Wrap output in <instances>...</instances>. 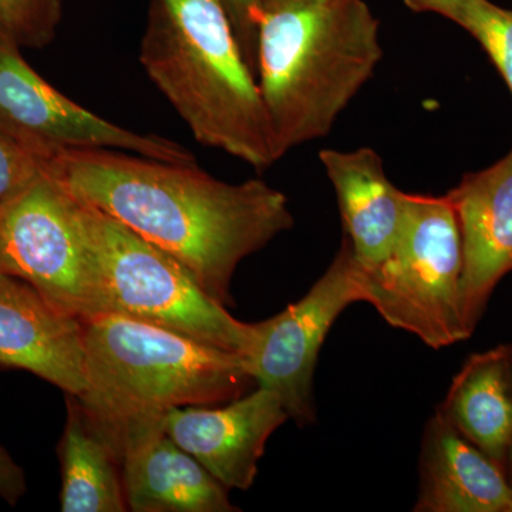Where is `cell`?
I'll return each instance as SVG.
<instances>
[{
	"instance_id": "1",
	"label": "cell",
	"mask_w": 512,
	"mask_h": 512,
	"mask_svg": "<svg viewBox=\"0 0 512 512\" xmlns=\"http://www.w3.org/2000/svg\"><path fill=\"white\" fill-rule=\"evenodd\" d=\"M43 164L77 201L173 255L227 308L238 265L295 224L288 197L261 178L225 183L197 163L104 148L64 151Z\"/></svg>"
},
{
	"instance_id": "2",
	"label": "cell",
	"mask_w": 512,
	"mask_h": 512,
	"mask_svg": "<svg viewBox=\"0 0 512 512\" xmlns=\"http://www.w3.org/2000/svg\"><path fill=\"white\" fill-rule=\"evenodd\" d=\"M140 62L202 146L258 171L279 160L256 74L221 0H150Z\"/></svg>"
},
{
	"instance_id": "3",
	"label": "cell",
	"mask_w": 512,
	"mask_h": 512,
	"mask_svg": "<svg viewBox=\"0 0 512 512\" xmlns=\"http://www.w3.org/2000/svg\"><path fill=\"white\" fill-rule=\"evenodd\" d=\"M383 57L380 22L365 0L265 9L256 80L279 160L326 137Z\"/></svg>"
},
{
	"instance_id": "4",
	"label": "cell",
	"mask_w": 512,
	"mask_h": 512,
	"mask_svg": "<svg viewBox=\"0 0 512 512\" xmlns=\"http://www.w3.org/2000/svg\"><path fill=\"white\" fill-rule=\"evenodd\" d=\"M83 326L87 390L77 399L107 430L225 404L256 384L244 356L171 330L113 313Z\"/></svg>"
},
{
	"instance_id": "5",
	"label": "cell",
	"mask_w": 512,
	"mask_h": 512,
	"mask_svg": "<svg viewBox=\"0 0 512 512\" xmlns=\"http://www.w3.org/2000/svg\"><path fill=\"white\" fill-rule=\"evenodd\" d=\"M76 202L99 275L103 315L150 323L247 359L255 346L256 323L231 316L173 255Z\"/></svg>"
},
{
	"instance_id": "6",
	"label": "cell",
	"mask_w": 512,
	"mask_h": 512,
	"mask_svg": "<svg viewBox=\"0 0 512 512\" xmlns=\"http://www.w3.org/2000/svg\"><path fill=\"white\" fill-rule=\"evenodd\" d=\"M461 275L463 241L447 195L407 194L392 252L376 268H363L365 303L429 348H448L470 338L461 318Z\"/></svg>"
},
{
	"instance_id": "7",
	"label": "cell",
	"mask_w": 512,
	"mask_h": 512,
	"mask_svg": "<svg viewBox=\"0 0 512 512\" xmlns=\"http://www.w3.org/2000/svg\"><path fill=\"white\" fill-rule=\"evenodd\" d=\"M0 275L26 282L66 315H103L77 202L45 164L0 207Z\"/></svg>"
},
{
	"instance_id": "8",
	"label": "cell",
	"mask_w": 512,
	"mask_h": 512,
	"mask_svg": "<svg viewBox=\"0 0 512 512\" xmlns=\"http://www.w3.org/2000/svg\"><path fill=\"white\" fill-rule=\"evenodd\" d=\"M22 46L0 29V128L42 163L69 150L104 148L138 156L197 163L170 138L128 130L84 109L39 76Z\"/></svg>"
},
{
	"instance_id": "9",
	"label": "cell",
	"mask_w": 512,
	"mask_h": 512,
	"mask_svg": "<svg viewBox=\"0 0 512 512\" xmlns=\"http://www.w3.org/2000/svg\"><path fill=\"white\" fill-rule=\"evenodd\" d=\"M363 268L348 239L325 274L301 301L256 323V342L247 365L256 386L281 399L289 419L305 427L316 421L313 375L333 323L352 303L365 302Z\"/></svg>"
},
{
	"instance_id": "10",
	"label": "cell",
	"mask_w": 512,
	"mask_h": 512,
	"mask_svg": "<svg viewBox=\"0 0 512 512\" xmlns=\"http://www.w3.org/2000/svg\"><path fill=\"white\" fill-rule=\"evenodd\" d=\"M289 420L281 399L256 387L225 406L171 409L161 427L228 490H249L266 443Z\"/></svg>"
},
{
	"instance_id": "11",
	"label": "cell",
	"mask_w": 512,
	"mask_h": 512,
	"mask_svg": "<svg viewBox=\"0 0 512 512\" xmlns=\"http://www.w3.org/2000/svg\"><path fill=\"white\" fill-rule=\"evenodd\" d=\"M446 195L463 241L461 318L471 338L495 288L512 272V148L490 167L464 175Z\"/></svg>"
},
{
	"instance_id": "12",
	"label": "cell",
	"mask_w": 512,
	"mask_h": 512,
	"mask_svg": "<svg viewBox=\"0 0 512 512\" xmlns=\"http://www.w3.org/2000/svg\"><path fill=\"white\" fill-rule=\"evenodd\" d=\"M107 433L119 447L128 510L239 511L229 501L228 488L165 434L161 419L124 424Z\"/></svg>"
},
{
	"instance_id": "13",
	"label": "cell",
	"mask_w": 512,
	"mask_h": 512,
	"mask_svg": "<svg viewBox=\"0 0 512 512\" xmlns=\"http://www.w3.org/2000/svg\"><path fill=\"white\" fill-rule=\"evenodd\" d=\"M0 369L26 370L82 397L87 390L83 320L57 311L26 282L0 275Z\"/></svg>"
},
{
	"instance_id": "14",
	"label": "cell",
	"mask_w": 512,
	"mask_h": 512,
	"mask_svg": "<svg viewBox=\"0 0 512 512\" xmlns=\"http://www.w3.org/2000/svg\"><path fill=\"white\" fill-rule=\"evenodd\" d=\"M416 512H512L507 471L439 409L424 427Z\"/></svg>"
},
{
	"instance_id": "15",
	"label": "cell",
	"mask_w": 512,
	"mask_h": 512,
	"mask_svg": "<svg viewBox=\"0 0 512 512\" xmlns=\"http://www.w3.org/2000/svg\"><path fill=\"white\" fill-rule=\"evenodd\" d=\"M319 160L335 188L343 237L363 268H376L392 252L399 237L407 192L389 180L382 157L373 148H326L320 151Z\"/></svg>"
},
{
	"instance_id": "16",
	"label": "cell",
	"mask_w": 512,
	"mask_h": 512,
	"mask_svg": "<svg viewBox=\"0 0 512 512\" xmlns=\"http://www.w3.org/2000/svg\"><path fill=\"white\" fill-rule=\"evenodd\" d=\"M437 409L461 436L505 468L512 446V372L507 346L468 357Z\"/></svg>"
},
{
	"instance_id": "17",
	"label": "cell",
	"mask_w": 512,
	"mask_h": 512,
	"mask_svg": "<svg viewBox=\"0 0 512 512\" xmlns=\"http://www.w3.org/2000/svg\"><path fill=\"white\" fill-rule=\"evenodd\" d=\"M62 464L60 510L128 511L116 441L100 421L67 394V420L59 444Z\"/></svg>"
},
{
	"instance_id": "18",
	"label": "cell",
	"mask_w": 512,
	"mask_h": 512,
	"mask_svg": "<svg viewBox=\"0 0 512 512\" xmlns=\"http://www.w3.org/2000/svg\"><path fill=\"white\" fill-rule=\"evenodd\" d=\"M414 13H433L456 23L480 43L512 96V10L491 0H402Z\"/></svg>"
},
{
	"instance_id": "19",
	"label": "cell",
	"mask_w": 512,
	"mask_h": 512,
	"mask_svg": "<svg viewBox=\"0 0 512 512\" xmlns=\"http://www.w3.org/2000/svg\"><path fill=\"white\" fill-rule=\"evenodd\" d=\"M63 0H0V29L22 47L43 49L55 40Z\"/></svg>"
},
{
	"instance_id": "20",
	"label": "cell",
	"mask_w": 512,
	"mask_h": 512,
	"mask_svg": "<svg viewBox=\"0 0 512 512\" xmlns=\"http://www.w3.org/2000/svg\"><path fill=\"white\" fill-rule=\"evenodd\" d=\"M42 165L39 158L0 128V207L28 183Z\"/></svg>"
},
{
	"instance_id": "21",
	"label": "cell",
	"mask_w": 512,
	"mask_h": 512,
	"mask_svg": "<svg viewBox=\"0 0 512 512\" xmlns=\"http://www.w3.org/2000/svg\"><path fill=\"white\" fill-rule=\"evenodd\" d=\"M239 46L251 69L256 74V46L258 23L265 10L266 0H221Z\"/></svg>"
},
{
	"instance_id": "22",
	"label": "cell",
	"mask_w": 512,
	"mask_h": 512,
	"mask_svg": "<svg viewBox=\"0 0 512 512\" xmlns=\"http://www.w3.org/2000/svg\"><path fill=\"white\" fill-rule=\"evenodd\" d=\"M25 493V471L0 444V497L15 505Z\"/></svg>"
},
{
	"instance_id": "23",
	"label": "cell",
	"mask_w": 512,
	"mask_h": 512,
	"mask_svg": "<svg viewBox=\"0 0 512 512\" xmlns=\"http://www.w3.org/2000/svg\"><path fill=\"white\" fill-rule=\"evenodd\" d=\"M320 2V0H266L265 9L285 8V6L303 5V3Z\"/></svg>"
},
{
	"instance_id": "24",
	"label": "cell",
	"mask_w": 512,
	"mask_h": 512,
	"mask_svg": "<svg viewBox=\"0 0 512 512\" xmlns=\"http://www.w3.org/2000/svg\"><path fill=\"white\" fill-rule=\"evenodd\" d=\"M505 471H507V476L510 478L512 483V446L510 451H508L507 463H505Z\"/></svg>"
},
{
	"instance_id": "25",
	"label": "cell",
	"mask_w": 512,
	"mask_h": 512,
	"mask_svg": "<svg viewBox=\"0 0 512 512\" xmlns=\"http://www.w3.org/2000/svg\"><path fill=\"white\" fill-rule=\"evenodd\" d=\"M508 360H510L511 372H512V345L507 346Z\"/></svg>"
}]
</instances>
